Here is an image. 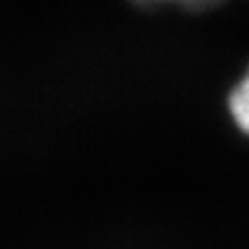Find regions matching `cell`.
<instances>
[{"instance_id":"1","label":"cell","mask_w":249,"mask_h":249,"mask_svg":"<svg viewBox=\"0 0 249 249\" xmlns=\"http://www.w3.org/2000/svg\"><path fill=\"white\" fill-rule=\"evenodd\" d=\"M229 110L241 133L249 135V69L229 96Z\"/></svg>"},{"instance_id":"2","label":"cell","mask_w":249,"mask_h":249,"mask_svg":"<svg viewBox=\"0 0 249 249\" xmlns=\"http://www.w3.org/2000/svg\"><path fill=\"white\" fill-rule=\"evenodd\" d=\"M133 2H137V4H164V2H175V4H178V0H133Z\"/></svg>"}]
</instances>
